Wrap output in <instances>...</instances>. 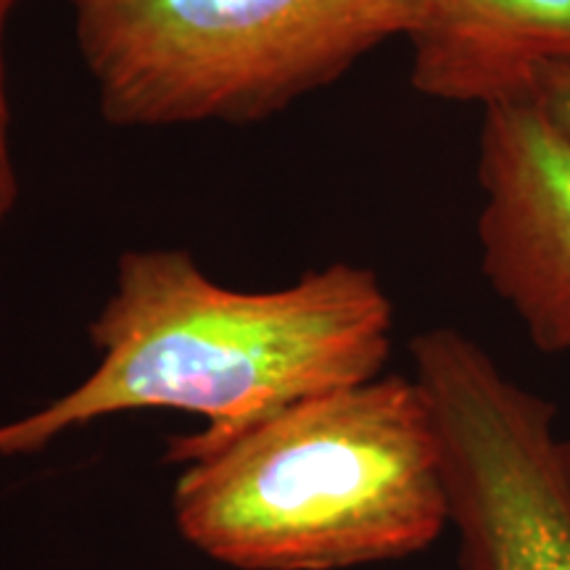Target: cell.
Returning <instances> with one entry per match:
<instances>
[{
  "instance_id": "6da1fadb",
  "label": "cell",
  "mask_w": 570,
  "mask_h": 570,
  "mask_svg": "<svg viewBox=\"0 0 570 570\" xmlns=\"http://www.w3.org/2000/svg\"><path fill=\"white\" fill-rule=\"evenodd\" d=\"M98 360L67 394L0 423V458L138 410L188 412L209 436L381 375L394 302L375 269L333 262L273 291L230 288L183 248H132L88 327Z\"/></svg>"
},
{
  "instance_id": "7a4b0ae2",
  "label": "cell",
  "mask_w": 570,
  "mask_h": 570,
  "mask_svg": "<svg viewBox=\"0 0 570 570\" xmlns=\"http://www.w3.org/2000/svg\"><path fill=\"white\" fill-rule=\"evenodd\" d=\"M180 537L235 570H348L449 529L441 441L412 375L312 394L233 433L167 439Z\"/></svg>"
},
{
  "instance_id": "3957f363",
  "label": "cell",
  "mask_w": 570,
  "mask_h": 570,
  "mask_svg": "<svg viewBox=\"0 0 570 570\" xmlns=\"http://www.w3.org/2000/svg\"><path fill=\"white\" fill-rule=\"evenodd\" d=\"M117 127L244 125L404 35V0H69Z\"/></svg>"
},
{
  "instance_id": "277c9868",
  "label": "cell",
  "mask_w": 570,
  "mask_h": 570,
  "mask_svg": "<svg viewBox=\"0 0 570 570\" xmlns=\"http://www.w3.org/2000/svg\"><path fill=\"white\" fill-rule=\"evenodd\" d=\"M441 441L462 570H570V439L550 399L439 325L410 341Z\"/></svg>"
},
{
  "instance_id": "5b68a950",
  "label": "cell",
  "mask_w": 570,
  "mask_h": 570,
  "mask_svg": "<svg viewBox=\"0 0 570 570\" xmlns=\"http://www.w3.org/2000/svg\"><path fill=\"white\" fill-rule=\"evenodd\" d=\"M481 111V273L539 352L570 354V138L533 98Z\"/></svg>"
},
{
  "instance_id": "8992f818",
  "label": "cell",
  "mask_w": 570,
  "mask_h": 570,
  "mask_svg": "<svg viewBox=\"0 0 570 570\" xmlns=\"http://www.w3.org/2000/svg\"><path fill=\"white\" fill-rule=\"evenodd\" d=\"M410 82L441 104L533 98L537 77L570 61V0H404Z\"/></svg>"
},
{
  "instance_id": "52a82bcc",
  "label": "cell",
  "mask_w": 570,
  "mask_h": 570,
  "mask_svg": "<svg viewBox=\"0 0 570 570\" xmlns=\"http://www.w3.org/2000/svg\"><path fill=\"white\" fill-rule=\"evenodd\" d=\"M19 0H0V225L11 217L19 202V177L13 167L11 154V114L9 96H6V71H3V35L9 24L11 11L17 9Z\"/></svg>"
},
{
  "instance_id": "ba28073f",
  "label": "cell",
  "mask_w": 570,
  "mask_h": 570,
  "mask_svg": "<svg viewBox=\"0 0 570 570\" xmlns=\"http://www.w3.org/2000/svg\"><path fill=\"white\" fill-rule=\"evenodd\" d=\"M533 101L570 138V61H554L539 71Z\"/></svg>"
}]
</instances>
